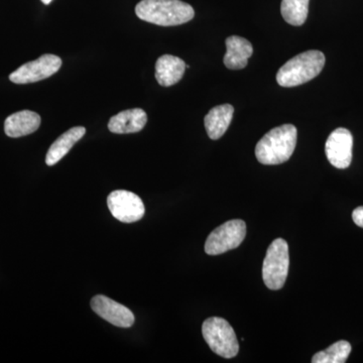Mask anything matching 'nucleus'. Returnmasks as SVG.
I'll list each match as a JSON object with an SVG mask.
<instances>
[{
	"label": "nucleus",
	"instance_id": "nucleus-1",
	"mask_svg": "<svg viewBox=\"0 0 363 363\" xmlns=\"http://www.w3.org/2000/svg\"><path fill=\"white\" fill-rule=\"evenodd\" d=\"M297 128L293 124L272 128L257 143L255 147L257 161L267 166L289 161L297 145Z\"/></svg>",
	"mask_w": 363,
	"mask_h": 363
},
{
	"label": "nucleus",
	"instance_id": "nucleus-10",
	"mask_svg": "<svg viewBox=\"0 0 363 363\" xmlns=\"http://www.w3.org/2000/svg\"><path fill=\"white\" fill-rule=\"evenodd\" d=\"M91 308L114 326L130 328L135 323V315L128 308L104 295L95 296L91 300Z\"/></svg>",
	"mask_w": 363,
	"mask_h": 363
},
{
	"label": "nucleus",
	"instance_id": "nucleus-8",
	"mask_svg": "<svg viewBox=\"0 0 363 363\" xmlns=\"http://www.w3.org/2000/svg\"><path fill=\"white\" fill-rule=\"evenodd\" d=\"M107 206L112 216L123 223L140 220L145 213L143 200L135 193L126 190H116L107 198Z\"/></svg>",
	"mask_w": 363,
	"mask_h": 363
},
{
	"label": "nucleus",
	"instance_id": "nucleus-17",
	"mask_svg": "<svg viewBox=\"0 0 363 363\" xmlns=\"http://www.w3.org/2000/svg\"><path fill=\"white\" fill-rule=\"evenodd\" d=\"M310 0H281V13L284 20L290 25H304L309 13Z\"/></svg>",
	"mask_w": 363,
	"mask_h": 363
},
{
	"label": "nucleus",
	"instance_id": "nucleus-20",
	"mask_svg": "<svg viewBox=\"0 0 363 363\" xmlns=\"http://www.w3.org/2000/svg\"><path fill=\"white\" fill-rule=\"evenodd\" d=\"M52 1V0H42L43 4H50Z\"/></svg>",
	"mask_w": 363,
	"mask_h": 363
},
{
	"label": "nucleus",
	"instance_id": "nucleus-13",
	"mask_svg": "<svg viewBox=\"0 0 363 363\" xmlns=\"http://www.w3.org/2000/svg\"><path fill=\"white\" fill-rule=\"evenodd\" d=\"M40 116L35 112L23 111L7 117L4 131L9 138H21L39 130Z\"/></svg>",
	"mask_w": 363,
	"mask_h": 363
},
{
	"label": "nucleus",
	"instance_id": "nucleus-19",
	"mask_svg": "<svg viewBox=\"0 0 363 363\" xmlns=\"http://www.w3.org/2000/svg\"><path fill=\"white\" fill-rule=\"evenodd\" d=\"M352 219L357 226L363 228V206L357 207V209L353 211Z\"/></svg>",
	"mask_w": 363,
	"mask_h": 363
},
{
	"label": "nucleus",
	"instance_id": "nucleus-12",
	"mask_svg": "<svg viewBox=\"0 0 363 363\" xmlns=\"http://www.w3.org/2000/svg\"><path fill=\"white\" fill-rule=\"evenodd\" d=\"M227 51L224 56V65L230 70H240L247 65L252 57V45L245 38L231 35L226 40Z\"/></svg>",
	"mask_w": 363,
	"mask_h": 363
},
{
	"label": "nucleus",
	"instance_id": "nucleus-9",
	"mask_svg": "<svg viewBox=\"0 0 363 363\" xmlns=\"http://www.w3.org/2000/svg\"><path fill=\"white\" fill-rule=\"evenodd\" d=\"M353 136L346 128L332 131L325 145L327 159L332 166L346 169L352 161Z\"/></svg>",
	"mask_w": 363,
	"mask_h": 363
},
{
	"label": "nucleus",
	"instance_id": "nucleus-3",
	"mask_svg": "<svg viewBox=\"0 0 363 363\" xmlns=\"http://www.w3.org/2000/svg\"><path fill=\"white\" fill-rule=\"evenodd\" d=\"M325 65L323 52L311 50L289 60L277 74V82L283 87H295L316 78Z\"/></svg>",
	"mask_w": 363,
	"mask_h": 363
},
{
	"label": "nucleus",
	"instance_id": "nucleus-18",
	"mask_svg": "<svg viewBox=\"0 0 363 363\" xmlns=\"http://www.w3.org/2000/svg\"><path fill=\"white\" fill-rule=\"evenodd\" d=\"M351 352V345L345 340L337 341L330 347L316 353L312 358L313 363H344L347 362Z\"/></svg>",
	"mask_w": 363,
	"mask_h": 363
},
{
	"label": "nucleus",
	"instance_id": "nucleus-7",
	"mask_svg": "<svg viewBox=\"0 0 363 363\" xmlns=\"http://www.w3.org/2000/svg\"><path fill=\"white\" fill-rule=\"evenodd\" d=\"M62 60L55 55L45 54L35 61L28 62L9 75V80L16 84L39 82L51 77L60 70Z\"/></svg>",
	"mask_w": 363,
	"mask_h": 363
},
{
	"label": "nucleus",
	"instance_id": "nucleus-14",
	"mask_svg": "<svg viewBox=\"0 0 363 363\" xmlns=\"http://www.w3.org/2000/svg\"><path fill=\"white\" fill-rule=\"evenodd\" d=\"M186 64L183 60L172 55H164L156 63V79L160 85L169 87L183 78Z\"/></svg>",
	"mask_w": 363,
	"mask_h": 363
},
{
	"label": "nucleus",
	"instance_id": "nucleus-15",
	"mask_svg": "<svg viewBox=\"0 0 363 363\" xmlns=\"http://www.w3.org/2000/svg\"><path fill=\"white\" fill-rule=\"evenodd\" d=\"M233 114V105L223 104L213 107L204 119L208 136L213 140H219L228 130Z\"/></svg>",
	"mask_w": 363,
	"mask_h": 363
},
{
	"label": "nucleus",
	"instance_id": "nucleus-4",
	"mask_svg": "<svg viewBox=\"0 0 363 363\" xmlns=\"http://www.w3.org/2000/svg\"><path fill=\"white\" fill-rule=\"evenodd\" d=\"M202 334L214 353L224 358H233L240 351V344L233 327L219 317L208 318L202 326Z\"/></svg>",
	"mask_w": 363,
	"mask_h": 363
},
{
	"label": "nucleus",
	"instance_id": "nucleus-11",
	"mask_svg": "<svg viewBox=\"0 0 363 363\" xmlns=\"http://www.w3.org/2000/svg\"><path fill=\"white\" fill-rule=\"evenodd\" d=\"M147 121V113L143 109H128L111 117L108 123V130L117 135L135 133L145 128Z\"/></svg>",
	"mask_w": 363,
	"mask_h": 363
},
{
	"label": "nucleus",
	"instance_id": "nucleus-6",
	"mask_svg": "<svg viewBox=\"0 0 363 363\" xmlns=\"http://www.w3.org/2000/svg\"><path fill=\"white\" fill-rule=\"evenodd\" d=\"M247 235V224L243 220L227 221L217 227L208 236L205 243V252L209 255H218L240 247Z\"/></svg>",
	"mask_w": 363,
	"mask_h": 363
},
{
	"label": "nucleus",
	"instance_id": "nucleus-2",
	"mask_svg": "<svg viewBox=\"0 0 363 363\" xmlns=\"http://www.w3.org/2000/svg\"><path fill=\"white\" fill-rule=\"evenodd\" d=\"M142 21L162 26L183 25L194 18V9L181 0H142L135 6Z\"/></svg>",
	"mask_w": 363,
	"mask_h": 363
},
{
	"label": "nucleus",
	"instance_id": "nucleus-5",
	"mask_svg": "<svg viewBox=\"0 0 363 363\" xmlns=\"http://www.w3.org/2000/svg\"><path fill=\"white\" fill-rule=\"evenodd\" d=\"M289 266L290 255L288 243L283 238H277L269 245L262 264V279L267 288L271 290L283 288L288 278Z\"/></svg>",
	"mask_w": 363,
	"mask_h": 363
},
{
	"label": "nucleus",
	"instance_id": "nucleus-16",
	"mask_svg": "<svg viewBox=\"0 0 363 363\" xmlns=\"http://www.w3.org/2000/svg\"><path fill=\"white\" fill-rule=\"evenodd\" d=\"M85 133L86 128L83 126H76L63 133L58 140H55L50 150H48L45 164L48 166H54L57 162L61 161L70 152L74 145L85 135Z\"/></svg>",
	"mask_w": 363,
	"mask_h": 363
}]
</instances>
